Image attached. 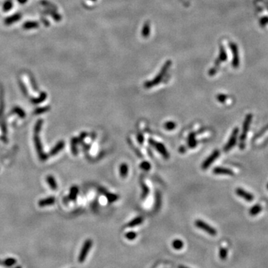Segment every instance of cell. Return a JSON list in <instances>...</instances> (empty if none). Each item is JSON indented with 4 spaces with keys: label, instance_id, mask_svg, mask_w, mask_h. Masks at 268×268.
<instances>
[{
    "label": "cell",
    "instance_id": "cell-1",
    "mask_svg": "<svg viewBox=\"0 0 268 268\" xmlns=\"http://www.w3.org/2000/svg\"><path fill=\"white\" fill-rule=\"evenodd\" d=\"M252 120V115L251 113H249L248 115H247V116H246L245 119H244V124H243L242 133H241V135H240V144H239V146H240V149L243 150V149H244V148H245L246 139H247V133H248V130H249V129H250V124H251Z\"/></svg>",
    "mask_w": 268,
    "mask_h": 268
},
{
    "label": "cell",
    "instance_id": "cell-2",
    "mask_svg": "<svg viewBox=\"0 0 268 268\" xmlns=\"http://www.w3.org/2000/svg\"><path fill=\"white\" fill-rule=\"evenodd\" d=\"M195 226L199 229H202V230L205 231V232L208 233L209 235L211 236H215L217 235V230L214 228L211 227L210 225H209L208 223H206L204 221H201V220H197L195 221Z\"/></svg>",
    "mask_w": 268,
    "mask_h": 268
},
{
    "label": "cell",
    "instance_id": "cell-3",
    "mask_svg": "<svg viewBox=\"0 0 268 268\" xmlns=\"http://www.w3.org/2000/svg\"><path fill=\"white\" fill-rule=\"evenodd\" d=\"M92 246H93V240L91 239H87L83 244V247H82L81 252L79 254V257H78V261L80 263H83L86 259V256H87L88 252H89V250L91 249Z\"/></svg>",
    "mask_w": 268,
    "mask_h": 268
},
{
    "label": "cell",
    "instance_id": "cell-4",
    "mask_svg": "<svg viewBox=\"0 0 268 268\" xmlns=\"http://www.w3.org/2000/svg\"><path fill=\"white\" fill-rule=\"evenodd\" d=\"M150 145H152L154 148H156V151L159 152V153H161V155L165 158V159H168L170 157L168 151H167V149L165 148V145H163V143L157 142V141H154L153 139H149Z\"/></svg>",
    "mask_w": 268,
    "mask_h": 268
},
{
    "label": "cell",
    "instance_id": "cell-5",
    "mask_svg": "<svg viewBox=\"0 0 268 268\" xmlns=\"http://www.w3.org/2000/svg\"><path fill=\"white\" fill-rule=\"evenodd\" d=\"M238 128H235L234 130H232V133L230 136V138H229V141L228 142L226 143V145H225L224 148H223V151L225 152H228L229 151H230L232 149V148L235 146V145L236 141H237V136L238 134Z\"/></svg>",
    "mask_w": 268,
    "mask_h": 268
},
{
    "label": "cell",
    "instance_id": "cell-6",
    "mask_svg": "<svg viewBox=\"0 0 268 268\" xmlns=\"http://www.w3.org/2000/svg\"><path fill=\"white\" fill-rule=\"evenodd\" d=\"M219 155L220 151H218V150H215L214 151H213L212 153H211V154L203 162V164H202V169H203V170H206V169L208 168L214 163V161L219 156Z\"/></svg>",
    "mask_w": 268,
    "mask_h": 268
},
{
    "label": "cell",
    "instance_id": "cell-7",
    "mask_svg": "<svg viewBox=\"0 0 268 268\" xmlns=\"http://www.w3.org/2000/svg\"><path fill=\"white\" fill-rule=\"evenodd\" d=\"M235 193L238 196H239L241 198L244 199L247 201H252L254 200V197L252 194L249 193V192H246L245 190H244L243 189H240V188H238L236 189L235 190Z\"/></svg>",
    "mask_w": 268,
    "mask_h": 268
},
{
    "label": "cell",
    "instance_id": "cell-8",
    "mask_svg": "<svg viewBox=\"0 0 268 268\" xmlns=\"http://www.w3.org/2000/svg\"><path fill=\"white\" fill-rule=\"evenodd\" d=\"M213 174H221V175H229L233 176L234 172L229 168L223 167H216L213 169Z\"/></svg>",
    "mask_w": 268,
    "mask_h": 268
},
{
    "label": "cell",
    "instance_id": "cell-9",
    "mask_svg": "<svg viewBox=\"0 0 268 268\" xmlns=\"http://www.w3.org/2000/svg\"><path fill=\"white\" fill-rule=\"evenodd\" d=\"M20 18H21V14L20 13H16V14L13 15L11 16H9L7 19L5 20V24L7 25H11L12 23H15V22L18 21V20H20Z\"/></svg>",
    "mask_w": 268,
    "mask_h": 268
},
{
    "label": "cell",
    "instance_id": "cell-10",
    "mask_svg": "<svg viewBox=\"0 0 268 268\" xmlns=\"http://www.w3.org/2000/svg\"><path fill=\"white\" fill-rule=\"evenodd\" d=\"M262 206H261L260 204H256L250 209V211H249V214H250L251 216H255V215H257L258 214H259V213L262 211Z\"/></svg>",
    "mask_w": 268,
    "mask_h": 268
},
{
    "label": "cell",
    "instance_id": "cell-11",
    "mask_svg": "<svg viewBox=\"0 0 268 268\" xmlns=\"http://www.w3.org/2000/svg\"><path fill=\"white\" fill-rule=\"evenodd\" d=\"M143 222V218L141 217H137V218H134L132 221H130V222L127 223V227L131 228V227H134L136 226H138V225L141 224V223Z\"/></svg>",
    "mask_w": 268,
    "mask_h": 268
},
{
    "label": "cell",
    "instance_id": "cell-12",
    "mask_svg": "<svg viewBox=\"0 0 268 268\" xmlns=\"http://www.w3.org/2000/svg\"><path fill=\"white\" fill-rule=\"evenodd\" d=\"M188 144H189V146L192 148H195L197 145V141L195 134L194 133H190V135L188 138Z\"/></svg>",
    "mask_w": 268,
    "mask_h": 268
},
{
    "label": "cell",
    "instance_id": "cell-13",
    "mask_svg": "<svg viewBox=\"0 0 268 268\" xmlns=\"http://www.w3.org/2000/svg\"><path fill=\"white\" fill-rule=\"evenodd\" d=\"M119 171H120V176L122 178L127 177V174H128V166H127V165L126 163H122L120 165Z\"/></svg>",
    "mask_w": 268,
    "mask_h": 268
},
{
    "label": "cell",
    "instance_id": "cell-14",
    "mask_svg": "<svg viewBox=\"0 0 268 268\" xmlns=\"http://www.w3.org/2000/svg\"><path fill=\"white\" fill-rule=\"evenodd\" d=\"M38 27H39V24L37 23H35V22H27L23 25V28L26 30L37 28Z\"/></svg>",
    "mask_w": 268,
    "mask_h": 268
},
{
    "label": "cell",
    "instance_id": "cell-15",
    "mask_svg": "<svg viewBox=\"0 0 268 268\" xmlns=\"http://www.w3.org/2000/svg\"><path fill=\"white\" fill-rule=\"evenodd\" d=\"M183 246H184L183 242H182L181 240H180V239H176V240H174V241L172 242V247H174L175 250H181V249L183 247Z\"/></svg>",
    "mask_w": 268,
    "mask_h": 268
},
{
    "label": "cell",
    "instance_id": "cell-16",
    "mask_svg": "<svg viewBox=\"0 0 268 268\" xmlns=\"http://www.w3.org/2000/svg\"><path fill=\"white\" fill-rule=\"evenodd\" d=\"M16 261L15 260L14 258H8V259H6V260L4 261V262H1V261H0V264L5 265V266L7 267H11L13 266V265H14L15 264H16Z\"/></svg>",
    "mask_w": 268,
    "mask_h": 268
},
{
    "label": "cell",
    "instance_id": "cell-17",
    "mask_svg": "<svg viewBox=\"0 0 268 268\" xmlns=\"http://www.w3.org/2000/svg\"><path fill=\"white\" fill-rule=\"evenodd\" d=\"M102 192L106 195L107 200H108V201H109L110 203H112V202L115 201V200L118 199L117 195L114 194H111V193H109V192H104V191H103Z\"/></svg>",
    "mask_w": 268,
    "mask_h": 268
},
{
    "label": "cell",
    "instance_id": "cell-18",
    "mask_svg": "<svg viewBox=\"0 0 268 268\" xmlns=\"http://www.w3.org/2000/svg\"><path fill=\"white\" fill-rule=\"evenodd\" d=\"M141 183V186L142 188V194H141V199H145L148 194H149V189H148V187L145 185L144 182H142L141 181L140 182Z\"/></svg>",
    "mask_w": 268,
    "mask_h": 268
},
{
    "label": "cell",
    "instance_id": "cell-19",
    "mask_svg": "<svg viewBox=\"0 0 268 268\" xmlns=\"http://www.w3.org/2000/svg\"><path fill=\"white\" fill-rule=\"evenodd\" d=\"M227 255H228L227 249L223 248V247H222V248L220 249L219 257L221 260H225V259H226V258H227Z\"/></svg>",
    "mask_w": 268,
    "mask_h": 268
},
{
    "label": "cell",
    "instance_id": "cell-20",
    "mask_svg": "<svg viewBox=\"0 0 268 268\" xmlns=\"http://www.w3.org/2000/svg\"><path fill=\"white\" fill-rule=\"evenodd\" d=\"M164 127L168 130H172L176 127V123L174 122H168L165 123Z\"/></svg>",
    "mask_w": 268,
    "mask_h": 268
},
{
    "label": "cell",
    "instance_id": "cell-21",
    "mask_svg": "<svg viewBox=\"0 0 268 268\" xmlns=\"http://www.w3.org/2000/svg\"><path fill=\"white\" fill-rule=\"evenodd\" d=\"M12 7H13V2L11 0L6 1L3 5V11H8L11 9Z\"/></svg>",
    "mask_w": 268,
    "mask_h": 268
},
{
    "label": "cell",
    "instance_id": "cell-22",
    "mask_svg": "<svg viewBox=\"0 0 268 268\" xmlns=\"http://www.w3.org/2000/svg\"><path fill=\"white\" fill-rule=\"evenodd\" d=\"M140 168L142 170H144V171H149L150 169H151V164L148 162L145 161V162H142L140 164Z\"/></svg>",
    "mask_w": 268,
    "mask_h": 268
},
{
    "label": "cell",
    "instance_id": "cell-23",
    "mask_svg": "<svg viewBox=\"0 0 268 268\" xmlns=\"http://www.w3.org/2000/svg\"><path fill=\"white\" fill-rule=\"evenodd\" d=\"M136 236H137V234L134 232H128L127 234L125 235V237H126V238H127V240H134V239L136 238Z\"/></svg>",
    "mask_w": 268,
    "mask_h": 268
},
{
    "label": "cell",
    "instance_id": "cell-24",
    "mask_svg": "<svg viewBox=\"0 0 268 268\" xmlns=\"http://www.w3.org/2000/svg\"><path fill=\"white\" fill-rule=\"evenodd\" d=\"M217 98H218V100L220 101V102L224 103L226 97L224 95H218V97H217Z\"/></svg>",
    "mask_w": 268,
    "mask_h": 268
},
{
    "label": "cell",
    "instance_id": "cell-25",
    "mask_svg": "<svg viewBox=\"0 0 268 268\" xmlns=\"http://www.w3.org/2000/svg\"><path fill=\"white\" fill-rule=\"evenodd\" d=\"M160 196L159 195V194H156V209L159 208V206H160Z\"/></svg>",
    "mask_w": 268,
    "mask_h": 268
},
{
    "label": "cell",
    "instance_id": "cell-26",
    "mask_svg": "<svg viewBox=\"0 0 268 268\" xmlns=\"http://www.w3.org/2000/svg\"><path fill=\"white\" fill-rule=\"evenodd\" d=\"M137 139H138V141H139V143H142L143 141H144V138H143V136L141 134H139L138 136H137Z\"/></svg>",
    "mask_w": 268,
    "mask_h": 268
},
{
    "label": "cell",
    "instance_id": "cell-27",
    "mask_svg": "<svg viewBox=\"0 0 268 268\" xmlns=\"http://www.w3.org/2000/svg\"><path fill=\"white\" fill-rule=\"evenodd\" d=\"M27 1H28V0H17V2H19L20 3H21V4L25 3V2H27Z\"/></svg>",
    "mask_w": 268,
    "mask_h": 268
},
{
    "label": "cell",
    "instance_id": "cell-28",
    "mask_svg": "<svg viewBox=\"0 0 268 268\" xmlns=\"http://www.w3.org/2000/svg\"><path fill=\"white\" fill-rule=\"evenodd\" d=\"M179 151H180V152H181V153H183V152H185V150H184V148L182 147V148H181L179 150Z\"/></svg>",
    "mask_w": 268,
    "mask_h": 268
},
{
    "label": "cell",
    "instance_id": "cell-29",
    "mask_svg": "<svg viewBox=\"0 0 268 268\" xmlns=\"http://www.w3.org/2000/svg\"><path fill=\"white\" fill-rule=\"evenodd\" d=\"M178 268H189V267H185V266H182V265H180V266L178 267Z\"/></svg>",
    "mask_w": 268,
    "mask_h": 268
},
{
    "label": "cell",
    "instance_id": "cell-30",
    "mask_svg": "<svg viewBox=\"0 0 268 268\" xmlns=\"http://www.w3.org/2000/svg\"><path fill=\"white\" fill-rule=\"evenodd\" d=\"M267 189H268V185H267Z\"/></svg>",
    "mask_w": 268,
    "mask_h": 268
}]
</instances>
